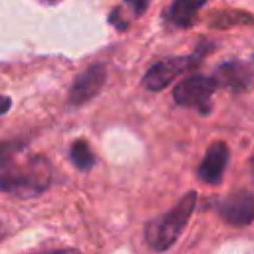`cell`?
Returning <instances> with one entry per match:
<instances>
[{
    "label": "cell",
    "mask_w": 254,
    "mask_h": 254,
    "mask_svg": "<svg viewBox=\"0 0 254 254\" xmlns=\"http://www.w3.org/2000/svg\"><path fill=\"white\" fill-rule=\"evenodd\" d=\"M24 147V143L22 141H6V143H0V173L4 171V169H8L10 167V161H12V157L18 153V149H22Z\"/></svg>",
    "instance_id": "12"
},
{
    "label": "cell",
    "mask_w": 254,
    "mask_h": 254,
    "mask_svg": "<svg viewBox=\"0 0 254 254\" xmlns=\"http://www.w3.org/2000/svg\"><path fill=\"white\" fill-rule=\"evenodd\" d=\"M208 48H210L208 44H202V46H200L194 54H190V56H171V58L159 60V62L153 64V65L147 69V73L143 75V79H141L143 87L149 89V91H161V89H165V87H167L169 83H173V79L179 77L183 71H189V69L196 67Z\"/></svg>",
    "instance_id": "3"
},
{
    "label": "cell",
    "mask_w": 254,
    "mask_h": 254,
    "mask_svg": "<svg viewBox=\"0 0 254 254\" xmlns=\"http://www.w3.org/2000/svg\"><path fill=\"white\" fill-rule=\"evenodd\" d=\"M206 4V0H173L171 8L167 10L165 18L171 26L177 28H189L194 24L196 14Z\"/></svg>",
    "instance_id": "9"
},
{
    "label": "cell",
    "mask_w": 254,
    "mask_h": 254,
    "mask_svg": "<svg viewBox=\"0 0 254 254\" xmlns=\"http://www.w3.org/2000/svg\"><path fill=\"white\" fill-rule=\"evenodd\" d=\"M218 83V87H226L232 93H240L246 91L252 85V71L244 62L232 60V62H224L216 67L214 75H212Z\"/></svg>",
    "instance_id": "7"
},
{
    "label": "cell",
    "mask_w": 254,
    "mask_h": 254,
    "mask_svg": "<svg viewBox=\"0 0 254 254\" xmlns=\"http://www.w3.org/2000/svg\"><path fill=\"white\" fill-rule=\"evenodd\" d=\"M196 200H198L196 190H189L171 210L153 218L145 228L147 244L157 252L169 250L179 240L181 232L185 230V226L196 206Z\"/></svg>",
    "instance_id": "1"
},
{
    "label": "cell",
    "mask_w": 254,
    "mask_h": 254,
    "mask_svg": "<svg viewBox=\"0 0 254 254\" xmlns=\"http://www.w3.org/2000/svg\"><path fill=\"white\" fill-rule=\"evenodd\" d=\"M69 159H71V163H73L79 171H89V169L93 167V163H95V155L91 153L87 141H83V139H77V141L71 143Z\"/></svg>",
    "instance_id": "10"
},
{
    "label": "cell",
    "mask_w": 254,
    "mask_h": 254,
    "mask_svg": "<svg viewBox=\"0 0 254 254\" xmlns=\"http://www.w3.org/2000/svg\"><path fill=\"white\" fill-rule=\"evenodd\" d=\"M40 254H81L77 248H56V250H46Z\"/></svg>",
    "instance_id": "14"
},
{
    "label": "cell",
    "mask_w": 254,
    "mask_h": 254,
    "mask_svg": "<svg viewBox=\"0 0 254 254\" xmlns=\"http://www.w3.org/2000/svg\"><path fill=\"white\" fill-rule=\"evenodd\" d=\"M12 107V101H10V97H6V95H0V115H4L8 109Z\"/></svg>",
    "instance_id": "15"
},
{
    "label": "cell",
    "mask_w": 254,
    "mask_h": 254,
    "mask_svg": "<svg viewBox=\"0 0 254 254\" xmlns=\"http://www.w3.org/2000/svg\"><path fill=\"white\" fill-rule=\"evenodd\" d=\"M218 83L214 77L208 75H190L185 77L175 89H173V99L181 107H190L196 109L198 113L206 115L212 109V93L216 91Z\"/></svg>",
    "instance_id": "4"
},
{
    "label": "cell",
    "mask_w": 254,
    "mask_h": 254,
    "mask_svg": "<svg viewBox=\"0 0 254 254\" xmlns=\"http://www.w3.org/2000/svg\"><path fill=\"white\" fill-rule=\"evenodd\" d=\"M125 4H129V6L133 8L135 16H139V14H143V12L147 10V4H149V0H125Z\"/></svg>",
    "instance_id": "13"
},
{
    "label": "cell",
    "mask_w": 254,
    "mask_h": 254,
    "mask_svg": "<svg viewBox=\"0 0 254 254\" xmlns=\"http://www.w3.org/2000/svg\"><path fill=\"white\" fill-rule=\"evenodd\" d=\"M254 18L246 12H240V10H224V12H218L216 16L210 18V26L212 28H228V26H238V24H246V22H252Z\"/></svg>",
    "instance_id": "11"
},
{
    "label": "cell",
    "mask_w": 254,
    "mask_h": 254,
    "mask_svg": "<svg viewBox=\"0 0 254 254\" xmlns=\"http://www.w3.org/2000/svg\"><path fill=\"white\" fill-rule=\"evenodd\" d=\"M105 77H107L105 64H93V65H89L71 83L69 103L71 105H85L89 99H93L101 91V87L105 83Z\"/></svg>",
    "instance_id": "6"
},
{
    "label": "cell",
    "mask_w": 254,
    "mask_h": 254,
    "mask_svg": "<svg viewBox=\"0 0 254 254\" xmlns=\"http://www.w3.org/2000/svg\"><path fill=\"white\" fill-rule=\"evenodd\" d=\"M250 171H252V177H254V151H252V157H250Z\"/></svg>",
    "instance_id": "16"
},
{
    "label": "cell",
    "mask_w": 254,
    "mask_h": 254,
    "mask_svg": "<svg viewBox=\"0 0 254 254\" xmlns=\"http://www.w3.org/2000/svg\"><path fill=\"white\" fill-rule=\"evenodd\" d=\"M50 187V169L42 159H36L28 167L22 169H4L0 173V190L20 196L32 198L44 192Z\"/></svg>",
    "instance_id": "2"
},
{
    "label": "cell",
    "mask_w": 254,
    "mask_h": 254,
    "mask_svg": "<svg viewBox=\"0 0 254 254\" xmlns=\"http://www.w3.org/2000/svg\"><path fill=\"white\" fill-rule=\"evenodd\" d=\"M220 218L232 226H246L254 220V194L250 190H236L216 206Z\"/></svg>",
    "instance_id": "5"
},
{
    "label": "cell",
    "mask_w": 254,
    "mask_h": 254,
    "mask_svg": "<svg viewBox=\"0 0 254 254\" xmlns=\"http://www.w3.org/2000/svg\"><path fill=\"white\" fill-rule=\"evenodd\" d=\"M226 163H228V147L222 141H216L206 149L196 173L200 181H204L206 185H218L224 175Z\"/></svg>",
    "instance_id": "8"
}]
</instances>
